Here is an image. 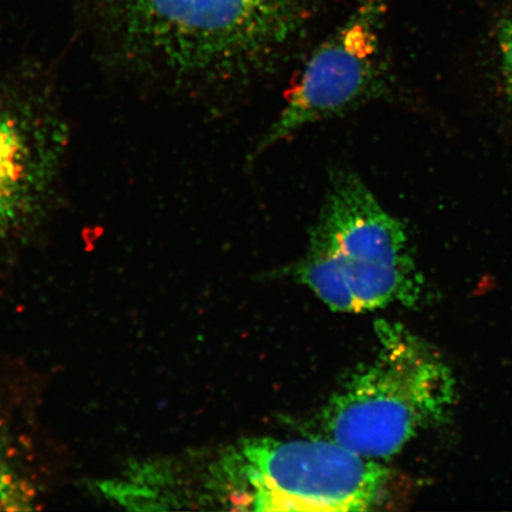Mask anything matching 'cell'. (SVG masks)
Listing matches in <instances>:
<instances>
[{"mask_svg": "<svg viewBox=\"0 0 512 512\" xmlns=\"http://www.w3.org/2000/svg\"><path fill=\"white\" fill-rule=\"evenodd\" d=\"M294 275L347 313L413 305L422 288L405 226L349 171L332 177Z\"/></svg>", "mask_w": 512, "mask_h": 512, "instance_id": "obj_1", "label": "cell"}, {"mask_svg": "<svg viewBox=\"0 0 512 512\" xmlns=\"http://www.w3.org/2000/svg\"><path fill=\"white\" fill-rule=\"evenodd\" d=\"M376 336V356L332 396L324 426L336 443L379 460L446 421L456 380L443 358L402 325L379 322Z\"/></svg>", "mask_w": 512, "mask_h": 512, "instance_id": "obj_2", "label": "cell"}, {"mask_svg": "<svg viewBox=\"0 0 512 512\" xmlns=\"http://www.w3.org/2000/svg\"><path fill=\"white\" fill-rule=\"evenodd\" d=\"M307 0H115L125 40L181 75L245 72L296 34Z\"/></svg>", "mask_w": 512, "mask_h": 512, "instance_id": "obj_3", "label": "cell"}, {"mask_svg": "<svg viewBox=\"0 0 512 512\" xmlns=\"http://www.w3.org/2000/svg\"><path fill=\"white\" fill-rule=\"evenodd\" d=\"M223 475L235 503L255 511H366L380 503L389 472L332 439H248Z\"/></svg>", "mask_w": 512, "mask_h": 512, "instance_id": "obj_4", "label": "cell"}, {"mask_svg": "<svg viewBox=\"0 0 512 512\" xmlns=\"http://www.w3.org/2000/svg\"><path fill=\"white\" fill-rule=\"evenodd\" d=\"M386 9L387 0H360L342 27L317 48L287 93L283 110L259 140L255 156L381 94L386 75L380 29Z\"/></svg>", "mask_w": 512, "mask_h": 512, "instance_id": "obj_5", "label": "cell"}, {"mask_svg": "<svg viewBox=\"0 0 512 512\" xmlns=\"http://www.w3.org/2000/svg\"><path fill=\"white\" fill-rule=\"evenodd\" d=\"M60 128L22 105L0 107V238L37 219L62 153Z\"/></svg>", "mask_w": 512, "mask_h": 512, "instance_id": "obj_6", "label": "cell"}, {"mask_svg": "<svg viewBox=\"0 0 512 512\" xmlns=\"http://www.w3.org/2000/svg\"><path fill=\"white\" fill-rule=\"evenodd\" d=\"M496 41L504 68L505 81L512 102V5L507 14L499 18L496 27Z\"/></svg>", "mask_w": 512, "mask_h": 512, "instance_id": "obj_7", "label": "cell"}, {"mask_svg": "<svg viewBox=\"0 0 512 512\" xmlns=\"http://www.w3.org/2000/svg\"><path fill=\"white\" fill-rule=\"evenodd\" d=\"M10 480V477L3 475V473L0 472V490H2L4 486L10 482Z\"/></svg>", "mask_w": 512, "mask_h": 512, "instance_id": "obj_8", "label": "cell"}]
</instances>
